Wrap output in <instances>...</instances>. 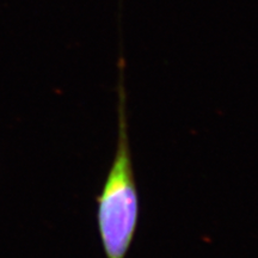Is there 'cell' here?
<instances>
[{
	"mask_svg": "<svg viewBox=\"0 0 258 258\" xmlns=\"http://www.w3.org/2000/svg\"><path fill=\"white\" fill-rule=\"evenodd\" d=\"M117 139L111 165L96 198V220L105 258H125L140 219V198L129 139L123 59L118 63Z\"/></svg>",
	"mask_w": 258,
	"mask_h": 258,
	"instance_id": "1",
	"label": "cell"
}]
</instances>
